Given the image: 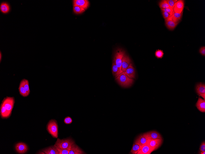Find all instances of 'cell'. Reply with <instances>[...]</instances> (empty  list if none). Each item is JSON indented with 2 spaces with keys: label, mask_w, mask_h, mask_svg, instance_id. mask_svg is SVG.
<instances>
[{
  "label": "cell",
  "mask_w": 205,
  "mask_h": 154,
  "mask_svg": "<svg viewBox=\"0 0 205 154\" xmlns=\"http://www.w3.org/2000/svg\"><path fill=\"white\" fill-rule=\"evenodd\" d=\"M119 84L123 87H128L131 86L134 81L132 79L129 78L123 72L120 74L115 78Z\"/></svg>",
  "instance_id": "obj_1"
},
{
  "label": "cell",
  "mask_w": 205,
  "mask_h": 154,
  "mask_svg": "<svg viewBox=\"0 0 205 154\" xmlns=\"http://www.w3.org/2000/svg\"><path fill=\"white\" fill-rule=\"evenodd\" d=\"M125 55V52L121 48H118L115 52L114 61L119 68L120 74L123 72L122 70V60Z\"/></svg>",
  "instance_id": "obj_2"
},
{
  "label": "cell",
  "mask_w": 205,
  "mask_h": 154,
  "mask_svg": "<svg viewBox=\"0 0 205 154\" xmlns=\"http://www.w3.org/2000/svg\"><path fill=\"white\" fill-rule=\"evenodd\" d=\"M75 143L74 141L71 138L61 139L58 138L55 145L59 148L69 149H70L72 145Z\"/></svg>",
  "instance_id": "obj_3"
},
{
  "label": "cell",
  "mask_w": 205,
  "mask_h": 154,
  "mask_svg": "<svg viewBox=\"0 0 205 154\" xmlns=\"http://www.w3.org/2000/svg\"><path fill=\"white\" fill-rule=\"evenodd\" d=\"M47 130L53 138H57L58 137V126L57 121L55 120H51L48 123Z\"/></svg>",
  "instance_id": "obj_4"
},
{
  "label": "cell",
  "mask_w": 205,
  "mask_h": 154,
  "mask_svg": "<svg viewBox=\"0 0 205 154\" xmlns=\"http://www.w3.org/2000/svg\"><path fill=\"white\" fill-rule=\"evenodd\" d=\"M15 103V99L14 97H7L4 98L2 101V103L5 107L6 109L9 111L11 113Z\"/></svg>",
  "instance_id": "obj_5"
},
{
  "label": "cell",
  "mask_w": 205,
  "mask_h": 154,
  "mask_svg": "<svg viewBox=\"0 0 205 154\" xmlns=\"http://www.w3.org/2000/svg\"><path fill=\"white\" fill-rule=\"evenodd\" d=\"M163 142V139H148L147 141L148 144L150 147L154 151L156 150L161 146Z\"/></svg>",
  "instance_id": "obj_6"
},
{
  "label": "cell",
  "mask_w": 205,
  "mask_h": 154,
  "mask_svg": "<svg viewBox=\"0 0 205 154\" xmlns=\"http://www.w3.org/2000/svg\"><path fill=\"white\" fill-rule=\"evenodd\" d=\"M142 135L147 140L163 139L161 134L158 132L155 131L148 132L144 133Z\"/></svg>",
  "instance_id": "obj_7"
},
{
  "label": "cell",
  "mask_w": 205,
  "mask_h": 154,
  "mask_svg": "<svg viewBox=\"0 0 205 154\" xmlns=\"http://www.w3.org/2000/svg\"><path fill=\"white\" fill-rule=\"evenodd\" d=\"M73 6H78L86 10L90 5V2L88 0H74Z\"/></svg>",
  "instance_id": "obj_8"
},
{
  "label": "cell",
  "mask_w": 205,
  "mask_h": 154,
  "mask_svg": "<svg viewBox=\"0 0 205 154\" xmlns=\"http://www.w3.org/2000/svg\"><path fill=\"white\" fill-rule=\"evenodd\" d=\"M15 149L17 153L20 154H24L28 151V147L25 143H20L16 145Z\"/></svg>",
  "instance_id": "obj_9"
},
{
  "label": "cell",
  "mask_w": 205,
  "mask_h": 154,
  "mask_svg": "<svg viewBox=\"0 0 205 154\" xmlns=\"http://www.w3.org/2000/svg\"><path fill=\"white\" fill-rule=\"evenodd\" d=\"M184 7V1L179 0L176 3L173 8V11L177 14H181L183 11Z\"/></svg>",
  "instance_id": "obj_10"
},
{
  "label": "cell",
  "mask_w": 205,
  "mask_h": 154,
  "mask_svg": "<svg viewBox=\"0 0 205 154\" xmlns=\"http://www.w3.org/2000/svg\"><path fill=\"white\" fill-rule=\"evenodd\" d=\"M197 93L200 96L202 97L205 100V85L202 83H200L196 86Z\"/></svg>",
  "instance_id": "obj_11"
},
{
  "label": "cell",
  "mask_w": 205,
  "mask_h": 154,
  "mask_svg": "<svg viewBox=\"0 0 205 154\" xmlns=\"http://www.w3.org/2000/svg\"><path fill=\"white\" fill-rule=\"evenodd\" d=\"M124 72L129 78L131 79L135 78V70L132 63L130 64L126 69L125 72Z\"/></svg>",
  "instance_id": "obj_12"
},
{
  "label": "cell",
  "mask_w": 205,
  "mask_h": 154,
  "mask_svg": "<svg viewBox=\"0 0 205 154\" xmlns=\"http://www.w3.org/2000/svg\"><path fill=\"white\" fill-rule=\"evenodd\" d=\"M131 62V60L129 56L125 54L123 56L122 60V70L123 72H125Z\"/></svg>",
  "instance_id": "obj_13"
},
{
  "label": "cell",
  "mask_w": 205,
  "mask_h": 154,
  "mask_svg": "<svg viewBox=\"0 0 205 154\" xmlns=\"http://www.w3.org/2000/svg\"><path fill=\"white\" fill-rule=\"evenodd\" d=\"M154 151L147 143L140 147V149L137 154H150Z\"/></svg>",
  "instance_id": "obj_14"
},
{
  "label": "cell",
  "mask_w": 205,
  "mask_h": 154,
  "mask_svg": "<svg viewBox=\"0 0 205 154\" xmlns=\"http://www.w3.org/2000/svg\"><path fill=\"white\" fill-rule=\"evenodd\" d=\"M11 10L10 6L7 2H3L0 5V11L3 14H8Z\"/></svg>",
  "instance_id": "obj_15"
},
{
  "label": "cell",
  "mask_w": 205,
  "mask_h": 154,
  "mask_svg": "<svg viewBox=\"0 0 205 154\" xmlns=\"http://www.w3.org/2000/svg\"><path fill=\"white\" fill-rule=\"evenodd\" d=\"M86 154L82 149L80 148L75 143L74 144L70 149L69 154Z\"/></svg>",
  "instance_id": "obj_16"
},
{
  "label": "cell",
  "mask_w": 205,
  "mask_h": 154,
  "mask_svg": "<svg viewBox=\"0 0 205 154\" xmlns=\"http://www.w3.org/2000/svg\"><path fill=\"white\" fill-rule=\"evenodd\" d=\"M165 22L167 28L169 30H171L174 29L178 24L175 23L173 21L171 17L165 20Z\"/></svg>",
  "instance_id": "obj_17"
},
{
  "label": "cell",
  "mask_w": 205,
  "mask_h": 154,
  "mask_svg": "<svg viewBox=\"0 0 205 154\" xmlns=\"http://www.w3.org/2000/svg\"><path fill=\"white\" fill-rule=\"evenodd\" d=\"M42 151L46 154H59L56 145L42 149Z\"/></svg>",
  "instance_id": "obj_18"
},
{
  "label": "cell",
  "mask_w": 205,
  "mask_h": 154,
  "mask_svg": "<svg viewBox=\"0 0 205 154\" xmlns=\"http://www.w3.org/2000/svg\"><path fill=\"white\" fill-rule=\"evenodd\" d=\"M196 106L200 111L204 113L205 112V100L199 97L196 104Z\"/></svg>",
  "instance_id": "obj_19"
},
{
  "label": "cell",
  "mask_w": 205,
  "mask_h": 154,
  "mask_svg": "<svg viewBox=\"0 0 205 154\" xmlns=\"http://www.w3.org/2000/svg\"><path fill=\"white\" fill-rule=\"evenodd\" d=\"M0 109V113L2 118H7L10 116L11 113L7 110L2 103L1 104Z\"/></svg>",
  "instance_id": "obj_20"
},
{
  "label": "cell",
  "mask_w": 205,
  "mask_h": 154,
  "mask_svg": "<svg viewBox=\"0 0 205 154\" xmlns=\"http://www.w3.org/2000/svg\"><path fill=\"white\" fill-rule=\"evenodd\" d=\"M147 141L148 140L145 138L142 134H141L136 138L135 140L134 143L139 145L140 147L146 144Z\"/></svg>",
  "instance_id": "obj_21"
},
{
  "label": "cell",
  "mask_w": 205,
  "mask_h": 154,
  "mask_svg": "<svg viewBox=\"0 0 205 154\" xmlns=\"http://www.w3.org/2000/svg\"><path fill=\"white\" fill-rule=\"evenodd\" d=\"M183 11H182L181 14H177L174 12H173L172 16H171L173 21L175 23L178 24L180 21L183 15Z\"/></svg>",
  "instance_id": "obj_22"
},
{
  "label": "cell",
  "mask_w": 205,
  "mask_h": 154,
  "mask_svg": "<svg viewBox=\"0 0 205 154\" xmlns=\"http://www.w3.org/2000/svg\"><path fill=\"white\" fill-rule=\"evenodd\" d=\"M19 90L20 94L21 95L24 97H26L28 96L29 95L25 89L23 85V83L22 80L21 81L20 83Z\"/></svg>",
  "instance_id": "obj_23"
},
{
  "label": "cell",
  "mask_w": 205,
  "mask_h": 154,
  "mask_svg": "<svg viewBox=\"0 0 205 154\" xmlns=\"http://www.w3.org/2000/svg\"><path fill=\"white\" fill-rule=\"evenodd\" d=\"M112 71L113 76L115 78L120 74L119 68L114 61H113L112 64Z\"/></svg>",
  "instance_id": "obj_24"
},
{
  "label": "cell",
  "mask_w": 205,
  "mask_h": 154,
  "mask_svg": "<svg viewBox=\"0 0 205 154\" xmlns=\"http://www.w3.org/2000/svg\"><path fill=\"white\" fill-rule=\"evenodd\" d=\"M73 9L74 13L76 15L82 14L86 11L83 8L78 6H73Z\"/></svg>",
  "instance_id": "obj_25"
},
{
  "label": "cell",
  "mask_w": 205,
  "mask_h": 154,
  "mask_svg": "<svg viewBox=\"0 0 205 154\" xmlns=\"http://www.w3.org/2000/svg\"><path fill=\"white\" fill-rule=\"evenodd\" d=\"M140 149V147L138 145L135 143L133 144L131 152L133 154H137Z\"/></svg>",
  "instance_id": "obj_26"
},
{
  "label": "cell",
  "mask_w": 205,
  "mask_h": 154,
  "mask_svg": "<svg viewBox=\"0 0 205 154\" xmlns=\"http://www.w3.org/2000/svg\"><path fill=\"white\" fill-rule=\"evenodd\" d=\"M159 7L161 9H166L170 8L167 0H163L159 3Z\"/></svg>",
  "instance_id": "obj_27"
},
{
  "label": "cell",
  "mask_w": 205,
  "mask_h": 154,
  "mask_svg": "<svg viewBox=\"0 0 205 154\" xmlns=\"http://www.w3.org/2000/svg\"><path fill=\"white\" fill-rule=\"evenodd\" d=\"M22 80L23 81L25 89L26 91L28 92V94H29L30 92V89L29 82L28 81L25 79H23V80Z\"/></svg>",
  "instance_id": "obj_28"
},
{
  "label": "cell",
  "mask_w": 205,
  "mask_h": 154,
  "mask_svg": "<svg viewBox=\"0 0 205 154\" xmlns=\"http://www.w3.org/2000/svg\"><path fill=\"white\" fill-rule=\"evenodd\" d=\"M164 54L163 50H158L155 52V55L156 57L158 59H162L163 58Z\"/></svg>",
  "instance_id": "obj_29"
},
{
  "label": "cell",
  "mask_w": 205,
  "mask_h": 154,
  "mask_svg": "<svg viewBox=\"0 0 205 154\" xmlns=\"http://www.w3.org/2000/svg\"><path fill=\"white\" fill-rule=\"evenodd\" d=\"M59 154H69V150L66 149H63L59 148L56 146Z\"/></svg>",
  "instance_id": "obj_30"
},
{
  "label": "cell",
  "mask_w": 205,
  "mask_h": 154,
  "mask_svg": "<svg viewBox=\"0 0 205 154\" xmlns=\"http://www.w3.org/2000/svg\"><path fill=\"white\" fill-rule=\"evenodd\" d=\"M177 1V0H167V1L170 8L173 9Z\"/></svg>",
  "instance_id": "obj_31"
},
{
  "label": "cell",
  "mask_w": 205,
  "mask_h": 154,
  "mask_svg": "<svg viewBox=\"0 0 205 154\" xmlns=\"http://www.w3.org/2000/svg\"><path fill=\"white\" fill-rule=\"evenodd\" d=\"M162 11L167 12L171 16L173 12V9L171 8H169L166 9H161Z\"/></svg>",
  "instance_id": "obj_32"
},
{
  "label": "cell",
  "mask_w": 205,
  "mask_h": 154,
  "mask_svg": "<svg viewBox=\"0 0 205 154\" xmlns=\"http://www.w3.org/2000/svg\"><path fill=\"white\" fill-rule=\"evenodd\" d=\"M72 119L69 117H67L65 118L64 122L66 124H69L72 122Z\"/></svg>",
  "instance_id": "obj_33"
},
{
  "label": "cell",
  "mask_w": 205,
  "mask_h": 154,
  "mask_svg": "<svg viewBox=\"0 0 205 154\" xmlns=\"http://www.w3.org/2000/svg\"><path fill=\"white\" fill-rule=\"evenodd\" d=\"M162 11L163 16L164 18L165 19V20L166 19L171 16L170 14H168V13L167 12L163 11Z\"/></svg>",
  "instance_id": "obj_34"
},
{
  "label": "cell",
  "mask_w": 205,
  "mask_h": 154,
  "mask_svg": "<svg viewBox=\"0 0 205 154\" xmlns=\"http://www.w3.org/2000/svg\"><path fill=\"white\" fill-rule=\"evenodd\" d=\"M199 149L200 151L202 152H205V142L204 141L202 143L201 145H200Z\"/></svg>",
  "instance_id": "obj_35"
},
{
  "label": "cell",
  "mask_w": 205,
  "mask_h": 154,
  "mask_svg": "<svg viewBox=\"0 0 205 154\" xmlns=\"http://www.w3.org/2000/svg\"><path fill=\"white\" fill-rule=\"evenodd\" d=\"M200 53L202 55L205 56V47L204 46L200 47L199 50Z\"/></svg>",
  "instance_id": "obj_36"
},
{
  "label": "cell",
  "mask_w": 205,
  "mask_h": 154,
  "mask_svg": "<svg viewBox=\"0 0 205 154\" xmlns=\"http://www.w3.org/2000/svg\"><path fill=\"white\" fill-rule=\"evenodd\" d=\"M2 55L1 51L0 52V62H1V61L2 60Z\"/></svg>",
  "instance_id": "obj_37"
},
{
  "label": "cell",
  "mask_w": 205,
  "mask_h": 154,
  "mask_svg": "<svg viewBox=\"0 0 205 154\" xmlns=\"http://www.w3.org/2000/svg\"><path fill=\"white\" fill-rule=\"evenodd\" d=\"M199 154H205V152H201V151H200V153H199Z\"/></svg>",
  "instance_id": "obj_38"
}]
</instances>
